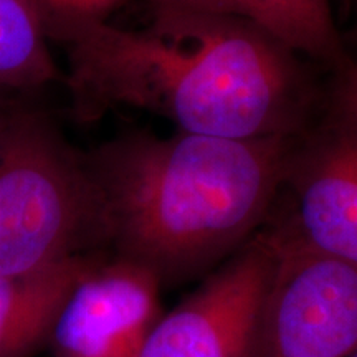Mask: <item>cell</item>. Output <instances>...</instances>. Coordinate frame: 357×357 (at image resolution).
Returning a JSON list of instances; mask_svg holds the SVG:
<instances>
[{
	"label": "cell",
	"instance_id": "6da1fadb",
	"mask_svg": "<svg viewBox=\"0 0 357 357\" xmlns=\"http://www.w3.org/2000/svg\"><path fill=\"white\" fill-rule=\"evenodd\" d=\"M146 30L106 20L45 26L63 47L78 121L144 109L177 131L258 139L294 137L307 89L294 53L248 22L190 12L151 13Z\"/></svg>",
	"mask_w": 357,
	"mask_h": 357
},
{
	"label": "cell",
	"instance_id": "7a4b0ae2",
	"mask_svg": "<svg viewBox=\"0 0 357 357\" xmlns=\"http://www.w3.org/2000/svg\"><path fill=\"white\" fill-rule=\"evenodd\" d=\"M294 137L131 132L86 160L106 238L160 281L204 270L265 220L287 177Z\"/></svg>",
	"mask_w": 357,
	"mask_h": 357
},
{
	"label": "cell",
	"instance_id": "3957f363",
	"mask_svg": "<svg viewBox=\"0 0 357 357\" xmlns=\"http://www.w3.org/2000/svg\"><path fill=\"white\" fill-rule=\"evenodd\" d=\"M105 236L86 160L43 114L10 109L0 144V278L32 275Z\"/></svg>",
	"mask_w": 357,
	"mask_h": 357
},
{
	"label": "cell",
	"instance_id": "277c9868",
	"mask_svg": "<svg viewBox=\"0 0 357 357\" xmlns=\"http://www.w3.org/2000/svg\"><path fill=\"white\" fill-rule=\"evenodd\" d=\"M275 263L258 357H349L357 351V266L270 231Z\"/></svg>",
	"mask_w": 357,
	"mask_h": 357
},
{
	"label": "cell",
	"instance_id": "5b68a950",
	"mask_svg": "<svg viewBox=\"0 0 357 357\" xmlns=\"http://www.w3.org/2000/svg\"><path fill=\"white\" fill-rule=\"evenodd\" d=\"M273 263L270 235L250 240L189 298L159 316L137 357H258Z\"/></svg>",
	"mask_w": 357,
	"mask_h": 357
},
{
	"label": "cell",
	"instance_id": "8992f818",
	"mask_svg": "<svg viewBox=\"0 0 357 357\" xmlns=\"http://www.w3.org/2000/svg\"><path fill=\"white\" fill-rule=\"evenodd\" d=\"M162 281L128 258L96 260L75 284L52 326L55 357H137L155 321Z\"/></svg>",
	"mask_w": 357,
	"mask_h": 357
},
{
	"label": "cell",
	"instance_id": "52a82bcc",
	"mask_svg": "<svg viewBox=\"0 0 357 357\" xmlns=\"http://www.w3.org/2000/svg\"><path fill=\"white\" fill-rule=\"evenodd\" d=\"M287 182L293 213L276 234L357 266V132L333 124L306 149H294Z\"/></svg>",
	"mask_w": 357,
	"mask_h": 357
},
{
	"label": "cell",
	"instance_id": "ba28073f",
	"mask_svg": "<svg viewBox=\"0 0 357 357\" xmlns=\"http://www.w3.org/2000/svg\"><path fill=\"white\" fill-rule=\"evenodd\" d=\"M151 13L190 12L234 17L255 25L293 53L336 60L341 42L331 0H149Z\"/></svg>",
	"mask_w": 357,
	"mask_h": 357
},
{
	"label": "cell",
	"instance_id": "9c48e42d",
	"mask_svg": "<svg viewBox=\"0 0 357 357\" xmlns=\"http://www.w3.org/2000/svg\"><path fill=\"white\" fill-rule=\"evenodd\" d=\"M98 258L71 257L32 275L0 278V357H33L78 280Z\"/></svg>",
	"mask_w": 357,
	"mask_h": 357
},
{
	"label": "cell",
	"instance_id": "30bf717a",
	"mask_svg": "<svg viewBox=\"0 0 357 357\" xmlns=\"http://www.w3.org/2000/svg\"><path fill=\"white\" fill-rule=\"evenodd\" d=\"M60 77L42 19L25 0H0V96Z\"/></svg>",
	"mask_w": 357,
	"mask_h": 357
},
{
	"label": "cell",
	"instance_id": "8fae6325",
	"mask_svg": "<svg viewBox=\"0 0 357 357\" xmlns=\"http://www.w3.org/2000/svg\"><path fill=\"white\" fill-rule=\"evenodd\" d=\"M43 26L75 20H106L131 0H25Z\"/></svg>",
	"mask_w": 357,
	"mask_h": 357
},
{
	"label": "cell",
	"instance_id": "7c38bea8",
	"mask_svg": "<svg viewBox=\"0 0 357 357\" xmlns=\"http://www.w3.org/2000/svg\"><path fill=\"white\" fill-rule=\"evenodd\" d=\"M333 124L357 132V63L341 78L333 96Z\"/></svg>",
	"mask_w": 357,
	"mask_h": 357
},
{
	"label": "cell",
	"instance_id": "4fadbf2b",
	"mask_svg": "<svg viewBox=\"0 0 357 357\" xmlns=\"http://www.w3.org/2000/svg\"><path fill=\"white\" fill-rule=\"evenodd\" d=\"M8 113H10V108H7V106L3 105V102H2V96H0V144H2L3 132H6Z\"/></svg>",
	"mask_w": 357,
	"mask_h": 357
},
{
	"label": "cell",
	"instance_id": "5bb4252c",
	"mask_svg": "<svg viewBox=\"0 0 357 357\" xmlns=\"http://www.w3.org/2000/svg\"><path fill=\"white\" fill-rule=\"evenodd\" d=\"M349 357H357V351H356V352H354V354H351V356H349Z\"/></svg>",
	"mask_w": 357,
	"mask_h": 357
}]
</instances>
